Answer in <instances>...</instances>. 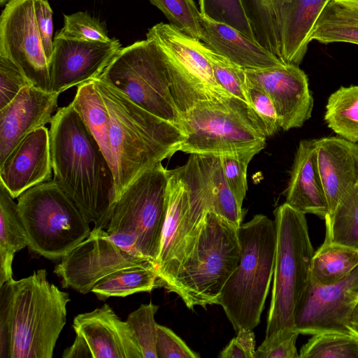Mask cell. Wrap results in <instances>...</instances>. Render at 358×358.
I'll return each instance as SVG.
<instances>
[{"label":"cell","mask_w":358,"mask_h":358,"mask_svg":"<svg viewBox=\"0 0 358 358\" xmlns=\"http://www.w3.org/2000/svg\"><path fill=\"white\" fill-rule=\"evenodd\" d=\"M0 56L12 61L32 86L50 91L49 62L36 24L34 0H10L0 17Z\"/></svg>","instance_id":"14"},{"label":"cell","mask_w":358,"mask_h":358,"mask_svg":"<svg viewBox=\"0 0 358 358\" xmlns=\"http://www.w3.org/2000/svg\"><path fill=\"white\" fill-rule=\"evenodd\" d=\"M10 1V0H0V5L3 6L4 4H6Z\"/></svg>","instance_id":"51"},{"label":"cell","mask_w":358,"mask_h":358,"mask_svg":"<svg viewBox=\"0 0 358 358\" xmlns=\"http://www.w3.org/2000/svg\"><path fill=\"white\" fill-rule=\"evenodd\" d=\"M55 38L103 43L112 40L99 21L87 12L81 11L64 15V27Z\"/></svg>","instance_id":"40"},{"label":"cell","mask_w":358,"mask_h":358,"mask_svg":"<svg viewBox=\"0 0 358 358\" xmlns=\"http://www.w3.org/2000/svg\"><path fill=\"white\" fill-rule=\"evenodd\" d=\"M98 78L143 109L179 128L181 114L171 93L162 51L153 39L121 48Z\"/></svg>","instance_id":"9"},{"label":"cell","mask_w":358,"mask_h":358,"mask_svg":"<svg viewBox=\"0 0 358 358\" xmlns=\"http://www.w3.org/2000/svg\"><path fill=\"white\" fill-rule=\"evenodd\" d=\"M120 49L115 38L103 43L55 38L49 62L50 91L59 94L99 78Z\"/></svg>","instance_id":"17"},{"label":"cell","mask_w":358,"mask_h":358,"mask_svg":"<svg viewBox=\"0 0 358 358\" xmlns=\"http://www.w3.org/2000/svg\"><path fill=\"white\" fill-rule=\"evenodd\" d=\"M158 8L170 24L183 34L201 41V14L194 0H149Z\"/></svg>","instance_id":"35"},{"label":"cell","mask_w":358,"mask_h":358,"mask_svg":"<svg viewBox=\"0 0 358 358\" xmlns=\"http://www.w3.org/2000/svg\"><path fill=\"white\" fill-rule=\"evenodd\" d=\"M246 85L261 89L271 99L280 129L299 128L310 119L313 98L307 75L299 66L284 63L261 69H245Z\"/></svg>","instance_id":"16"},{"label":"cell","mask_w":358,"mask_h":358,"mask_svg":"<svg viewBox=\"0 0 358 358\" xmlns=\"http://www.w3.org/2000/svg\"><path fill=\"white\" fill-rule=\"evenodd\" d=\"M199 10L202 15L229 25L255 41L241 0H199Z\"/></svg>","instance_id":"37"},{"label":"cell","mask_w":358,"mask_h":358,"mask_svg":"<svg viewBox=\"0 0 358 358\" xmlns=\"http://www.w3.org/2000/svg\"><path fill=\"white\" fill-rule=\"evenodd\" d=\"M204 52L210 63L217 83L231 96L248 104L245 69L206 45Z\"/></svg>","instance_id":"39"},{"label":"cell","mask_w":358,"mask_h":358,"mask_svg":"<svg viewBox=\"0 0 358 358\" xmlns=\"http://www.w3.org/2000/svg\"><path fill=\"white\" fill-rule=\"evenodd\" d=\"M17 207L28 247L46 259H62L91 233L88 220L54 180L23 192Z\"/></svg>","instance_id":"7"},{"label":"cell","mask_w":358,"mask_h":358,"mask_svg":"<svg viewBox=\"0 0 358 358\" xmlns=\"http://www.w3.org/2000/svg\"><path fill=\"white\" fill-rule=\"evenodd\" d=\"M338 1L341 2L344 6H345L350 10L358 14V3L342 1Z\"/></svg>","instance_id":"49"},{"label":"cell","mask_w":358,"mask_h":358,"mask_svg":"<svg viewBox=\"0 0 358 358\" xmlns=\"http://www.w3.org/2000/svg\"><path fill=\"white\" fill-rule=\"evenodd\" d=\"M330 0H290L282 21L281 61L299 66L306 54L312 29Z\"/></svg>","instance_id":"25"},{"label":"cell","mask_w":358,"mask_h":358,"mask_svg":"<svg viewBox=\"0 0 358 358\" xmlns=\"http://www.w3.org/2000/svg\"><path fill=\"white\" fill-rule=\"evenodd\" d=\"M310 41L358 45V14L338 1L330 0L314 24Z\"/></svg>","instance_id":"31"},{"label":"cell","mask_w":358,"mask_h":358,"mask_svg":"<svg viewBox=\"0 0 358 358\" xmlns=\"http://www.w3.org/2000/svg\"><path fill=\"white\" fill-rule=\"evenodd\" d=\"M146 38L155 41L162 51L171 93L180 114L201 101L233 96L216 81L201 41L164 22L150 28Z\"/></svg>","instance_id":"11"},{"label":"cell","mask_w":358,"mask_h":358,"mask_svg":"<svg viewBox=\"0 0 358 358\" xmlns=\"http://www.w3.org/2000/svg\"><path fill=\"white\" fill-rule=\"evenodd\" d=\"M247 100L250 111L266 137L280 129L274 105L268 94L261 89L247 87Z\"/></svg>","instance_id":"41"},{"label":"cell","mask_w":358,"mask_h":358,"mask_svg":"<svg viewBox=\"0 0 358 358\" xmlns=\"http://www.w3.org/2000/svg\"><path fill=\"white\" fill-rule=\"evenodd\" d=\"M274 216L276 247L266 336L294 329L296 306L311 281L314 255L305 214L285 202Z\"/></svg>","instance_id":"6"},{"label":"cell","mask_w":358,"mask_h":358,"mask_svg":"<svg viewBox=\"0 0 358 358\" xmlns=\"http://www.w3.org/2000/svg\"><path fill=\"white\" fill-rule=\"evenodd\" d=\"M350 336L358 346V334L353 331H350Z\"/></svg>","instance_id":"50"},{"label":"cell","mask_w":358,"mask_h":358,"mask_svg":"<svg viewBox=\"0 0 358 358\" xmlns=\"http://www.w3.org/2000/svg\"><path fill=\"white\" fill-rule=\"evenodd\" d=\"M28 244L17 203L0 183V286L13 278L14 255Z\"/></svg>","instance_id":"27"},{"label":"cell","mask_w":358,"mask_h":358,"mask_svg":"<svg viewBox=\"0 0 358 358\" xmlns=\"http://www.w3.org/2000/svg\"><path fill=\"white\" fill-rule=\"evenodd\" d=\"M358 183V182H357Z\"/></svg>","instance_id":"53"},{"label":"cell","mask_w":358,"mask_h":358,"mask_svg":"<svg viewBox=\"0 0 358 358\" xmlns=\"http://www.w3.org/2000/svg\"><path fill=\"white\" fill-rule=\"evenodd\" d=\"M285 194V203L296 210L324 220L327 215L328 206L315 164V139L299 142Z\"/></svg>","instance_id":"24"},{"label":"cell","mask_w":358,"mask_h":358,"mask_svg":"<svg viewBox=\"0 0 358 358\" xmlns=\"http://www.w3.org/2000/svg\"><path fill=\"white\" fill-rule=\"evenodd\" d=\"M1 358H51L66 320L67 292L45 269L0 286Z\"/></svg>","instance_id":"2"},{"label":"cell","mask_w":358,"mask_h":358,"mask_svg":"<svg viewBox=\"0 0 358 358\" xmlns=\"http://www.w3.org/2000/svg\"><path fill=\"white\" fill-rule=\"evenodd\" d=\"M338 136L358 143V85L341 86L328 98L324 117Z\"/></svg>","instance_id":"32"},{"label":"cell","mask_w":358,"mask_h":358,"mask_svg":"<svg viewBox=\"0 0 358 358\" xmlns=\"http://www.w3.org/2000/svg\"><path fill=\"white\" fill-rule=\"evenodd\" d=\"M241 255L238 228L208 210L193 250L165 288L177 294L189 309L217 304Z\"/></svg>","instance_id":"5"},{"label":"cell","mask_w":358,"mask_h":358,"mask_svg":"<svg viewBox=\"0 0 358 358\" xmlns=\"http://www.w3.org/2000/svg\"><path fill=\"white\" fill-rule=\"evenodd\" d=\"M265 148L259 145L220 155L224 178L241 206L248 190L247 169L252 159Z\"/></svg>","instance_id":"36"},{"label":"cell","mask_w":358,"mask_h":358,"mask_svg":"<svg viewBox=\"0 0 358 358\" xmlns=\"http://www.w3.org/2000/svg\"><path fill=\"white\" fill-rule=\"evenodd\" d=\"M93 80L110 117L117 202L140 175L180 150L183 134L178 127L143 109L102 80Z\"/></svg>","instance_id":"3"},{"label":"cell","mask_w":358,"mask_h":358,"mask_svg":"<svg viewBox=\"0 0 358 358\" xmlns=\"http://www.w3.org/2000/svg\"><path fill=\"white\" fill-rule=\"evenodd\" d=\"M358 301V266L344 280L331 285L310 281L298 303L294 329L299 334L336 332L350 335L349 320Z\"/></svg>","instance_id":"15"},{"label":"cell","mask_w":358,"mask_h":358,"mask_svg":"<svg viewBox=\"0 0 358 358\" xmlns=\"http://www.w3.org/2000/svg\"><path fill=\"white\" fill-rule=\"evenodd\" d=\"M324 220V241L358 249V183L333 215Z\"/></svg>","instance_id":"33"},{"label":"cell","mask_w":358,"mask_h":358,"mask_svg":"<svg viewBox=\"0 0 358 358\" xmlns=\"http://www.w3.org/2000/svg\"><path fill=\"white\" fill-rule=\"evenodd\" d=\"M300 358H358V346L350 335L323 332L313 334L303 345Z\"/></svg>","instance_id":"34"},{"label":"cell","mask_w":358,"mask_h":358,"mask_svg":"<svg viewBox=\"0 0 358 358\" xmlns=\"http://www.w3.org/2000/svg\"><path fill=\"white\" fill-rule=\"evenodd\" d=\"M156 352L157 358L199 357L172 330L160 324H157Z\"/></svg>","instance_id":"44"},{"label":"cell","mask_w":358,"mask_h":358,"mask_svg":"<svg viewBox=\"0 0 358 358\" xmlns=\"http://www.w3.org/2000/svg\"><path fill=\"white\" fill-rule=\"evenodd\" d=\"M357 266V248L324 241L312 259L311 281L322 286L334 285Z\"/></svg>","instance_id":"29"},{"label":"cell","mask_w":358,"mask_h":358,"mask_svg":"<svg viewBox=\"0 0 358 358\" xmlns=\"http://www.w3.org/2000/svg\"><path fill=\"white\" fill-rule=\"evenodd\" d=\"M255 334L252 329H241L220 352L221 358H255Z\"/></svg>","instance_id":"46"},{"label":"cell","mask_w":358,"mask_h":358,"mask_svg":"<svg viewBox=\"0 0 358 358\" xmlns=\"http://www.w3.org/2000/svg\"><path fill=\"white\" fill-rule=\"evenodd\" d=\"M201 41L213 52L244 69H261L285 62L236 29L201 15Z\"/></svg>","instance_id":"23"},{"label":"cell","mask_w":358,"mask_h":358,"mask_svg":"<svg viewBox=\"0 0 358 358\" xmlns=\"http://www.w3.org/2000/svg\"><path fill=\"white\" fill-rule=\"evenodd\" d=\"M241 255L218 298L220 305L238 332L253 329L260 322L273 275L276 229L264 215H255L238 228Z\"/></svg>","instance_id":"4"},{"label":"cell","mask_w":358,"mask_h":358,"mask_svg":"<svg viewBox=\"0 0 358 358\" xmlns=\"http://www.w3.org/2000/svg\"><path fill=\"white\" fill-rule=\"evenodd\" d=\"M150 262L143 255L118 246L108 238L106 231L94 228L87 238L61 259L54 273L61 278L62 287L87 294L108 275Z\"/></svg>","instance_id":"13"},{"label":"cell","mask_w":358,"mask_h":358,"mask_svg":"<svg viewBox=\"0 0 358 358\" xmlns=\"http://www.w3.org/2000/svg\"><path fill=\"white\" fill-rule=\"evenodd\" d=\"M176 169L192 196L239 227L243 219L242 206L227 185L220 156L189 154L187 162Z\"/></svg>","instance_id":"19"},{"label":"cell","mask_w":358,"mask_h":358,"mask_svg":"<svg viewBox=\"0 0 358 358\" xmlns=\"http://www.w3.org/2000/svg\"><path fill=\"white\" fill-rule=\"evenodd\" d=\"M299 333L285 329L266 336L255 350V358H299L296 343Z\"/></svg>","instance_id":"42"},{"label":"cell","mask_w":358,"mask_h":358,"mask_svg":"<svg viewBox=\"0 0 358 358\" xmlns=\"http://www.w3.org/2000/svg\"><path fill=\"white\" fill-rule=\"evenodd\" d=\"M168 170L162 163L145 171L122 192L106 232L132 238L138 250L157 264L166 213Z\"/></svg>","instance_id":"10"},{"label":"cell","mask_w":358,"mask_h":358,"mask_svg":"<svg viewBox=\"0 0 358 358\" xmlns=\"http://www.w3.org/2000/svg\"><path fill=\"white\" fill-rule=\"evenodd\" d=\"M159 286V276L155 263L127 267L118 270L98 282L92 288L98 299L124 297L135 293L150 292Z\"/></svg>","instance_id":"30"},{"label":"cell","mask_w":358,"mask_h":358,"mask_svg":"<svg viewBox=\"0 0 358 358\" xmlns=\"http://www.w3.org/2000/svg\"><path fill=\"white\" fill-rule=\"evenodd\" d=\"M338 1H349V2L358 3V0H338Z\"/></svg>","instance_id":"52"},{"label":"cell","mask_w":358,"mask_h":358,"mask_svg":"<svg viewBox=\"0 0 358 358\" xmlns=\"http://www.w3.org/2000/svg\"><path fill=\"white\" fill-rule=\"evenodd\" d=\"M315 158L328 206L327 219L358 182V143L340 136L315 139Z\"/></svg>","instance_id":"18"},{"label":"cell","mask_w":358,"mask_h":358,"mask_svg":"<svg viewBox=\"0 0 358 358\" xmlns=\"http://www.w3.org/2000/svg\"><path fill=\"white\" fill-rule=\"evenodd\" d=\"M32 85L10 59L0 56V109L9 103L24 87Z\"/></svg>","instance_id":"43"},{"label":"cell","mask_w":358,"mask_h":358,"mask_svg":"<svg viewBox=\"0 0 358 358\" xmlns=\"http://www.w3.org/2000/svg\"><path fill=\"white\" fill-rule=\"evenodd\" d=\"M37 27L45 53L50 62L53 52L52 10L47 0H34Z\"/></svg>","instance_id":"45"},{"label":"cell","mask_w":358,"mask_h":358,"mask_svg":"<svg viewBox=\"0 0 358 358\" xmlns=\"http://www.w3.org/2000/svg\"><path fill=\"white\" fill-rule=\"evenodd\" d=\"M180 150L220 156L266 145L248 104L234 96L203 101L181 114Z\"/></svg>","instance_id":"8"},{"label":"cell","mask_w":358,"mask_h":358,"mask_svg":"<svg viewBox=\"0 0 358 358\" xmlns=\"http://www.w3.org/2000/svg\"><path fill=\"white\" fill-rule=\"evenodd\" d=\"M208 210L189 195L177 169L168 170L166 219L156 264L159 285L171 282L193 250Z\"/></svg>","instance_id":"12"},{"label":"cell","mask_w":358,"mask_h":358,"mask_svg":"<svg viewBox=\"0 0 358 358\" xmlns=\"http://www.w3.org/2000/svg\"><path fill=\"white\" fill-rule=\"evenodd\" d=\"M72 327L87 343L92 358H143L127 322L107 303L76 315Z\"/></svg>","instance_id":"22"},{"label":"cell","mask_w":358,"mask_h":358,"mask_svg":"<svg viewBox=\"0 0 358 358\" xmlns=\"http://www.w3.org/2000/svg\"><path fill=\"white\" fill-rule=\"evenodd\" d=\"M58 96L30 85L0 109V163L29 133L51 122Z\"/></svg>","instance_id":"20"},{"label":"cell","mask_w":358,"mask_h":358,"mask_svg":"<svg viewBox=\"0 0 358 358\" xmlns=\"http://www.w3.org/2000/svg\"><path fill=\"white\" fill-rule=\"evenodd\" d=\"M241 1L252 30L255 41L280 59L282 16L290 0Z\"/></svg>","instance_id":"26"},{"label":"cell","mask_w":358,"mask_h":358,"mask_svg":"<svg viewBox=\"0 0 358 358\" xmlns=\"http://www.w3.org/2000/svg\"><path fill=\"white\" fill-rule=\"evenodd\" d=\"M71 104L97 141L112 168L109 114L93 80L78 85Z\"/></svg>","instance_id":"28"},{"label":"cell","mask_w":358,"mask_h":358,"mask_svg":"<svg viewBox=\"0 0 358 358\" xmlns=\"http://www.w3.org/2000/svg\"><path fill=\"white\" fill-rule=\"evenodd\" d=\"M159 306L149 303L141 304L126 320L141 350L143 358H157L156 340L157 324L155 315Z\"/></svg>","instance_id":"38"},{"label":"cell","mask_w":358,"mask_h":358,"mask_svg":"<svg viewBox=\"0 0 358 358\" xmlns=\"http://www.w3.org/2000/svg\"><path fill=\"white\" fill-rule=\"evenodd\" d=\"M52 171L49 130L44 126L29 133L0 163V183L15 199L49 181Z\"/></svg>","instance_id":"21"},{"label":"cell","mask_w":358,"mask_h":358,"mask_svg":"<svg viewBox=\"0 0 358 358\" xmlns=\"http://www.w3.org/2000/svg\"><path fill=\"white\" fill-rule=\"evenodd\" d=\"M63 358H92L91 351L85 341L76 334L73 343L66 348L62 355Z\"/></svg>","instance_id":"47"},{"label":"cell","mask_w":358,"mask_h":358,"mask_svg":"<svg viewBox=\"0 0 358 358\" xmlns=\"http://www.w3.org/2000/svg\"><path fill=\"white\" fill-rule=\"evenodd\" d=\"M350 331L358 334V301L355 304L349 320Z\"/></svg>","instance_id":"48"},{"label":"cell","mask_w":358,"mask_h":358,"mask_svg":"<svg viewBox=\"0 0 358 358\" xmlns=\"http://www.w3.org/2000/svg\"><path fill=\"white\" fill-rule=\"evenodd\" d=\"M49 134L53 180L94 229L107 228L116 203L113 171L71 103L54 115Z\"/></svg>","instance_id":"1"}]
</instances>
